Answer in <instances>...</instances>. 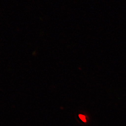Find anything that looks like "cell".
Wrapping results in <instances>:
<instances>
[{"label": "cell", "instance_id": "obj_1", "mask_svg": "<svg viewBox=\"0 0 126 126\" xmlns=\"http://www.w3.org/2000/svg\"><path fill=\"white\" fill-rule=\"evenodd\" d=\"M79 117L80 118V119H81V120H82L83 122H86V117H85V116L84 115H82V114H79Z\"/></svg>", "mask_w": 126, "mask_h": 126}]
</instances>
